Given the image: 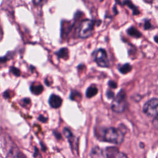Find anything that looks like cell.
Instances as JSON below:
<instances>
[{"label":"cell","mask_w":158,"mask_h":158,"mask_svg":"<svg viewBox=\"0 0 158 158\" xmlns=\"http://www.w3.org/2000/svg\"><path fill=\"white\" fill-rule=\"evenodd\" d=\"M123 138V133L117 128L109 127L104 131L103 139L107 142L118 144L122 143Z\"/></svg>","instance_id":"1"},{"label":"cell","mask_w":158,"mask_h":158,"mask_svg":"<svg viewBox=\"0 0 158 158\" xmlns=\"http://www.w3.org/2000/svg\"><path fill=\"white\" fill-rule=\"evenodd\" d=\"M127 106V95L125 92L122 89L114 98L111 104V109L115 112L120 113L125 110Z\"/></svg>","instance_id":"2"},{"label":"cell","mask_w":158,"mask_h":158,"mask_svg":"<svg viewBox=\"0 0 158 158\" xmlns=\"http://www.w3.org/2000/svg\"><path fill=\"white\" fill-rule=\"evenodd\" d=\"M94 22L92 20H83L80 25L78 35L81 38H86L90 36L93 31Z\"/></svg>","instance_id":"3"},{"label":"cell","mask_w":158,"mask_h":158,"mask_svg":"<svg viewBox=\"0 0 158 158\" xmlns=\"http://www.w3.org/2000/svg\"><path fill=\"white\" fill-rule=\"evenodd\" d=\"M158 100L157 98H152L148 101L143 107V112L150 117H157V115Z\"/></svg>","instance_id":"4"},{"label":"cell","mask_w":158,"mask_h":158,"mask_svg":"<svg viewBox=\"0 0 158 158\" xmlns=\"http://www.w3.org/2000/svg\"><path fill=\"white\" fill-rule=\"evenodd\" d=\"M94 60L97 64L101 67H107L109 65L107 53L103 49H99L96 52Z\"/></svg>","instance_id":"5"},{"label":"cell","mask_w":158,"mask_h":158,"mask_svg":"<svg viewBox=\"0 0 158 158\" xmlns=\"http://www.w3.org/2000/svg\"><path fill=\"white\" fill-rule=\"evenodd\" d=\"M104 154L106 158H128L124 153L120 152L115 147L107 148Z\"/></svg>","instance_id":"6"},{"label":"cell","mask_w":158,"mask_h":158,"mask_svg":"<svg viewBox=\"0 0 158 158\" xmlns=\"http://www.w3.org/2000/svg\"><path fill=\"white\" fill-rule=\"evenodd\" d=\"M62 103V98L56 94H52L49 99V104L52 108H59Z\"/></svg>","instance_id":"7"},{"label":"cell","mask_w":158,"mask_h":158,"mask_svg":"<svg viewBox=\"0 0 158 158\" xmlns=\"http://www.w3.org/2000/svg\"><path fill=\"white\" fill-rule=\"evenodd\" d=\"M6 158H25V157L17 148H12L7 153Z\"/></svg>","instance_id":"8"},{"label":"cell","mask_w":158,"mask_h":158,"mask_svg":"<svg viewBox=\"0 0 158 158\" xmlns=\"http://www.w3.org/2000/svg\"><path fill=\"white\" fill-rule=\"evenodd\" d=\"M30 90L33 94L35 95H38L41 94L43 91V87L41 84H33L31 86Z\"/></svg>","instance_id":"9"},{"label":"cell","mask_w":158,"mask_h":158,"mask_svg":"<svg viewBox=\"0 0 158 158\" xmlns=\"http://www.w3.org/2000/svg\"><path fill=\"white\" fill-rule=\"evenodd\" d=\"M98 88L95 86H91L88 88L86 91V96L87 98H92L98 93Z\"/></svg>","instance_id":"10"},{"label":"cell","mask_w":158,"mask_h":158,"mask_svg":"<svg viewBox=\"0 0 158 158\" xmlns=\"http://www.w3.org/2000/svg\"><path fill=\"white\" fill-rule=\"evenodd\" d=\"M127 33L129 35L135 38H139L141 36V33L138 31L135 27H130V28H128L127 30Z\"/></svg>","instance_id":"11"},{"label":"cell","mask_w":158,"mask_h":158,"mask_svg":"<svg viewBox=\"0 0 158 158\" xmlns=\"http://www.w3.org/2000/svg\"><path fill=\"white\" fill-rule=\"evenodd\" d=\"M57 55L60 58L67 59L69 56V51L67 48H62L57 52Z\"/></svg>","instance_id":"12"},{"label":"cell","mask_w":158,"mask_h":158,"mask_svg":"<svg viewBox=\"0 0 158 158\" xmlns=\"http://www.w3.org/2000/svg\"><path fill=\"white\" fill-rule=\"evenodd\" d=\"M131 69H132V67L130 64H125L119 68V71L120 72V73H122L123 74H126V73H128L129 72H130Z\"/></svg>","instance_id":"13"},{"label":"cell","mask_w":158,"mask_h":158,"mask_svg":"<svg viewBox=\"0 0 158 158\" xmlns=\"http://www.w3.org/2000/svg\"><path fill=\"white\" fill-rule=\"evenodd\" d=\"M64 133L65 135L66 138L68 139L69 141H70V143H71V142L73 140V136L72 133H71V131L67 128H64Z\"/></svg>","instance_id":"14"},{"label":"cell","mask_w":158,"mask_h":158,"mask_svg":"<svg viewBox=\"0 0 158 158\" xmlns=\"http://www.w3.org/2000/svg\"><path fill=\"white\" fill-rule=\"evenodd\" d=\"M10 72H12V73L15 75V76H19L20 75V70L17 69V68H15L14 67H12L10 68Z\"/></svg>","instance_id":"15"},{"label":"cell","mask_w":158,"mask_h":158,"mask_svg":"<svg viewBox=\"0 0 158 158\" xmlns=\"http://www.w3.org/2000/svg\"><path fill=\"white\" fill-rule=\"evenodd\" d=\"M78 96H81V94L80 93H78V92L77 91H73L71 93V95H70V98L71 99H73V100H76V98Z\"/></svg>","instance_id":"16"},{"label":"cell","mask_w":158,"mask_h":158,"mask_svg":"<svg viewBox=\"0 0 158 158\" xmlns=\"http://www.w3.org/2000/svg\"><path fill=\"white\" fill-rule=\"evenodd\" d=\"M108 84H109V86L112 88H117V83L115 81H109Z\"/></svg>","instance_id":"17"},{"label":"cell","mask_w":158,"mask_h":158,"mask_svg":"<svg viewBox=\"0 0 158 158\" xmlns=\"http://www.w3.org/2000/svg\"><path fill=\"white\" fill-rule=\"evenodd\" d=\"M106 94H107V98H109V99L113 98H114V93H113L112 91H107Z\"/></svg>","instance_id":"18"},{"label":"cell","mask_w":158,"mask_h":158,"mask_svg":"<svg viewBox=\"0 0 158 158\" xmlns=\"http://www.w3.org/2000/svg\"><path fill=\"white\" fill-rule=\"evenodd\" d=\"M7 57H0V66L2 64H4V63H5L7 60Z\"/></svg>","instance_id":"19"},{"label":"cell","mask_w":158,"mask_h":158,"mask_svg":"<svg viewBox=\"0 0 158 158\" xmlns=\"http://www.w3.org/2000/svg\"><path fill=\"white\" fill-rule=\"evenodd\" d=\"M151 27V24L149 22V21H146L144 23V28L145 29H149Z\"/></svg>","instance_id":"20"},{"label":"cell","mask_w":158,"mask_h":158,"mask_svg":"<svg viewBox=\"0 0 158 158\" xmlns=\"http://www.w3.org/2000/svg\"><path fill=\"white\" fill-rule=\"evenodd\" d=\"M43 0H32L33 1V3L35 4V5H39L40 4H41Z\"/></svg>","instance_id":"21"},{"label":"cell","mask_w":158,"mask_h":158,"mask_svg":"<svg viewBox=\"0 0 158 158\" xmlns=\"http://www.w3.org/2000/svg\"><path fill=\"white\" fill-rule=\"evenodd\" d=\"M39 118H40L42 122H46V120H47V118H46V119H45V118L43 117H42V115H40V117H39Z\"/></svg>","instance_id":"22"},{"label":"cell","mask_w":158,"mask_h":158,"mask_svg":"<svg viewBox=\"0 0 158 158\" xmlns=\"http://www.w3.org/2000/svg\"><path fill=\"white\" fill-rule=\"evenodd\" d=\"M145 2H149V3H151V2H153L154 0H144Z\"/></svg>","instance_id":"23"},{"label":"cell","mask_w":158,"mask_h":158,"mask_svg":"<svg viewBox=\"0 0 158 158\" xmlns=\"http://www.w3.org/2000/svg\"><path fill=\"white\" fill-rule=\"evenodd\" d=\"M157 36L156 35V36H155V39H154V40H155V41L157 43Z\"/></svg>","instance_id":"24"},{"label":"cell","mask_w":158,"mask_h":158,"mask_svg":"<svg viewBox=\"0 0 158 158\" xmlns=\"http://www.w3.org/2000/svg\"><path fill=\"white\" fill-rule=\"evenodd\" d=\"M100 1H102V0H100Z\"/></svg>","instance_id":"25"}]
</instances>
